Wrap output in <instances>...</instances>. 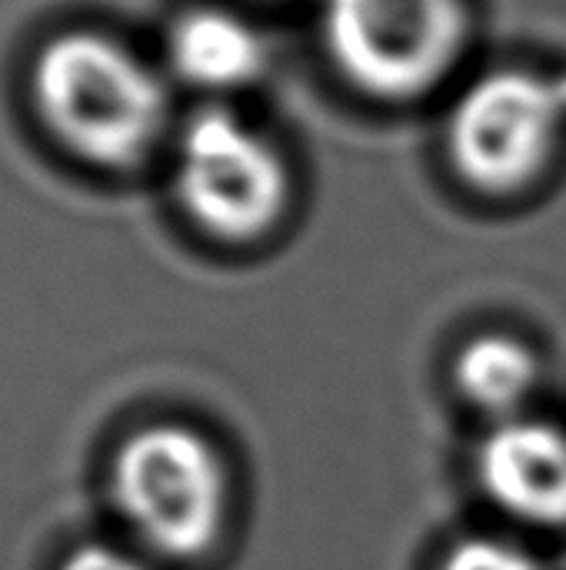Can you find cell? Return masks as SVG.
<instances>
[{
  "mask_svg": "<svg viewBox=\"0 0 566 570\" xmlns=\"http://www.w3.org/2000/svg\"><path fill=\"white\" fill-rule=\"evenodd\" d=\"M440 570H540V564L517 544L500 538H467L454 544Z\"/></svg>",
  "mask_w": 566,
  "mask_h": 570,
  "instance_id": "9",
  "label": "cell"
},
{
  "mask_svg": "<svg viewBox=\"0 0 566 570\" xmlns=\"http://www.w3.org/2000/svg\"><path fill=\"white\" fill-rule=\"evenodd\" d=\"M30 94L47 130L97 167H133L167 127L163 80L103 33L53 37L33 60Z\"/></svg>",
  "mask_w": 566,
  "mask_h": 570,
  "instance_id": "1",
  "label": "cell"
},
{
  "mask_svg": "<svg viewBox=\"0 0 566 570\" xmlns=\"http://www.w3.org/2000/svg\"><path fill=\"white\" fill-rule=\"evenodd\" d=\"M467 37V0H324L334 67L377 100L434 90L457 67Z\"/></svg>",
  "mask_w": 566,
  "mask_h": 570,
  "instance_id": "3",
  "label": "cell"
},
{
  "mask_svg": "<svg viewBox=\"0 0 566 570\" xmlns=\"http://www.w3.org/2000/svg\"><path fill=\"white\" fill-rule=\"evenodd\" d=\"M173 177L193 224L230 244L270 234L290 200V174L280 150L220 107H207L183 124Z\"/></svg>",
  "mask_w": 566,
  "mask_h": 570,
  "instance_id": "4",
  "label": "cell"
},
{
  "mask_svg": "<svg viewBox=\"0 0 566 570\" xmlns=\"http://www.w3.org/2000/svg\"><path fill=\"white\" fill-rule=\"evenodd\" d=\"M167 57L180 80L203 90H237L267 67V43L254 23L220 7H197L173 20Z\"/></svg>",
  "mask_w": 566,
  "mask_h": 570,
  "instance_id": "7",
  "label": "cell"
},
{
  "mask_svg": "<svg viewBox=\"0 0 566 570\" xmlns=\"http://www.w3.org/2000/svg\"><path fill=\"white\" fill-rule=\"evenodd\" d=\"M484 494L517 521L566 524V434L544 421H504L477 448Z\"/></svg>",
  "mask_w": 566,
  "mask_h": 570,
  "instance_id": "6",
  "label": "cell"
},
{
  "mask_svg": "<svg viewBox=\"0 0 566 570\" xmlns=\"http://www.w3.org/2000/svg\"><path fill=\"white\" fill-rule=\"evenodd\" d=\"M454 381L474 407L510 414L537 387V357L507 334H480L457 354Z\"/></svg>",
  "mask_w": 566,
  "mask_h": 570,
  "instance_id": "8",
  "label": "cell"
},
{
  "mask_svg": "<svg viewBox=\"0 0 566 570\" xmlns=\"http://www.w3.org/2000/svg\"><path fill=\"white\" fill-rule=\"evenodd\" d=\"M566 124V83L530 70H494L454 104L447 150L484 194H517L554 160Z\"/></svg>",
  "mask_w": 566,
  "mask_h": 570,
  "instance_id": "5",
  "label": "cell"
},
{
  "mask_svg": "<svg viewBox=\"0 0 566 570\" xmlns=\"http://www.w3.org/2000/svg\"><path fill=\"white\" fill-rule=\"evenodd\" d=\"M110 491L137 538L167 558H197L227 524V468L190 428L153 424L113 458Z\"/></svg>",
  "mask_w": 566,
  "mask_h": 570,
  "instance_id": "2",
  "label": "cell"
},
{
  "mask_svg": "<svg viewBox=\"0 0 566 570\" xmlns=\"http://www.w3.org/2000/svg\"><path fill=\"white\" fill-rule=\"evenodd\" d=\"M60 570H147L133 554H127V551H120V548H113V544H100V541H93V544H80V548H73L67 558H63V564Z\"/></svg>",
  "mask_w": 566,
  "mask_h": 570,
  "instance_id": "10",
  "label": "cell"
}]
</instances>
